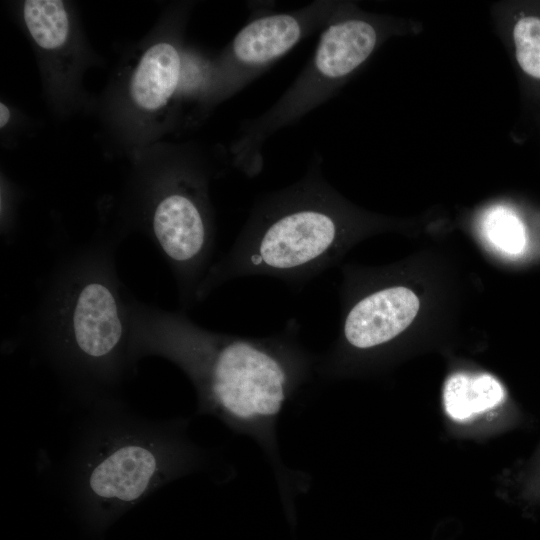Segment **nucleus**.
I'll return each mask as SVG.
<instances>
[{"mask_svg": "<svg viewBox=\"0 0 540 540\" xmlns=\"http://www.w3.org/2000/svg\"><path fill=\"white\" fill-rule=\"evenodd\" d=\"M22 14L32 40L41 49L57 50L68 41L70 20L62 1L28 0Z\"/></svg>", "mask_w": 540, "mask_h": 540, "instance_id": "12", "label": "nucleus"}, {"mask_svg": "<svg viewBox=\"0 0 540 540\" xmlns=\"http://www.w3.org/2000/svg\"><path fill=\"white\" fill-rule=\"evenodd\" d=\"M442 399L448 417L467 422L500 406L505 390L491 374L458 372L447 378Z\"/></svg>", "mask_w": 540, "mask_h": 540, "instance_id": "11", "label": "nucleus"}, {"mask_svg": "<svg viewBox=\"0 0 540 540\" xmlns=\"http://www.w3.org/2000/svg\"><path fill=\"white\" fill-rule=\"evenodd\" d=\"M207 183L198 167L178 165L157 185L147 216L148 234L169 263L187 306L196 301L214 248Z\"/></svg>", "mask_w": 540, "mask_h": 540, "instance_id": "6", "label": "nucleus"}, {"mask_svg": "<svg viewBox=\"0 0 540 540\" xmlns=\"http://www.w3.org/2000/svg\"><path fill=\"white\" fill-rule=\"evenodd\" d=\"M130 301L109 246L86 248L51 280L39 314L42 342L72 376L90 385L115 384L134 362Z\"/></svg>", "mask_w": 540, "mask_h": 540, "instance_id": "3", "label": "nucleus"}, {"mask_svg": "<svg viewBox=\"0 0 540 540\" xmlns=\"http://www.w3.org/2000/svg\"><path fill=\"white\" fill-rule=\"evenodd\" d=\"M392 30L390 20L345 3L323 29L311 60L292 85L264 113L242 124L231 145L235 167L248 177L259 174L267 140L331 98Z\"/></svg>", "mask_w": 540, "mask_h": 540, "instance_id": "4", "label": "nucleus"}, {"mask_svg": "<svg viewBox=\"0 0 540 540\" xmlns=\"http://www.w3.org/2000/svg\"><path fill=\"white\" fill-rule=\"evenodd\" d=\"M182 72L179 47L171 40L154 43L140 57L132 73L129 94L144 113L162 111L177 93Z\"/></svg>", "mask_w": 540, "mask_h": 540, "instance_id": "9", "label": "nucleus"}, {"mask_svg": "<svg viewBox=\"0 0 540 540\" xmlns=\"http://www.w3.org/2000/svg\"><path fill=\"white\" fill-rule=\"evenodd\" d=\"M344 2L315 1L298 10L270 13L250 20L213 67L202 93L213 104L247 86L304 38L325 28Z\"/></svg>", "mask_w": 540, "mask_h": 540, "instance_id": "7", "label": "nucleus"}, {"mask_svg": "<svg viewBox=\"0 0 540 540\" xmlns=\"http://www.w3.org/2000/svg\"><path fill=\"white\" fill-rule=\"evenodd\" d=\"M482 229L488 241L504 253L519 254L526 245L525 227L508 207L489 209L483 217Z\"/></svg>", "mask_w": 540, "mask_h": 540, "instance_id": "13", "label": "nucleus"}, {"mask_svg": "<svg viewBox=\"0 0 540 540\" xmlns=\"http://www.w3.org/2000/svg\"><path fill=\"white\" fill-rule=\"evenodd\" d=\"M509 41L526 94L540 108V2H520L511 9Z\"/></svg>", "mask_w": 540, "mask_h": 540, "instance_id": "10", "label": "nucleus"}, {"mask_svg": "<svg viewBox=\"0 0 540 540\" xmlns=\"http://www.w3.org/2000/svg\"><path fill=\"white\" fill-rule=\"evenodd\" d=\"M107 439L86 459L78 477L84 511L95 526L107 525L197 461L194 446L178 435L128 430Z\"/></svg>", "mask_w": 540, "mask_h": 540, "instance_id": "5", "label": "nucleus"}, {"mask_svg": "<svg viewBox=\"0 0 540 540\" xmlns=\"http://www.w3.org/2000/svg\"><path fill=\"white\" fill-rule=\"evenodd\" d=\"M418 310V297L404 286L376 288L359 296L345 310L340 338L329 353L318 358L316 372L351 352L388 344L412 323Z\"/></svg>", "mask_w": 540, "mask_h": 540, "instance_id": "8", "label": "nucleus"}, {"mask_svg": "<svg viewBox=\"0 0 540 540\" xmlns=\"http://www.w3.org/2000/svg\"><path fill=\"white\" fill-rule=\"evenodd\" d=\"M11 118V113L7 105L3 102L0 104V126L3 128L6 126Z\"/></svg>", "mask_w": 540, "mask_h": 540, "instance_id": "14", "label": "nucleus"}, {"mask_svg": "<svg viewBox=\"0 0 540 540\" xmlns=\"http://www.w3.org/2000/svg\"><path fill=\"white\" fill-rule=\"evenodd\" d=\"M131 355L163 357L193 384L198 411L255 440L270 460L286 507L305 479L295 478L279 453L277 424L286 403L316 371L318 356L299 340L291 319L278 334L251 338L210 331L180 312L130 301Z\"/></svg>", "mask_w": 540, "mask_h": 540, "instance_id": "1", "label": "nucleus"}, {"mask_svg": "<svg viewBox=\"0 0 540 540\" xmlns=\"http://www.w3.org/2000/svg\"><path fill=\"white\" fill-rule=\"evenodd\" d=\"M314 156L306 174L259 198L229 252L211 265L196 301L235 278L270 276L302 285L333 265L359 227Z\"/></svg>", "mask_w": 540, "mask_h": 540, "instance_id": "2", "label": "nucleus"}]
</instances>
